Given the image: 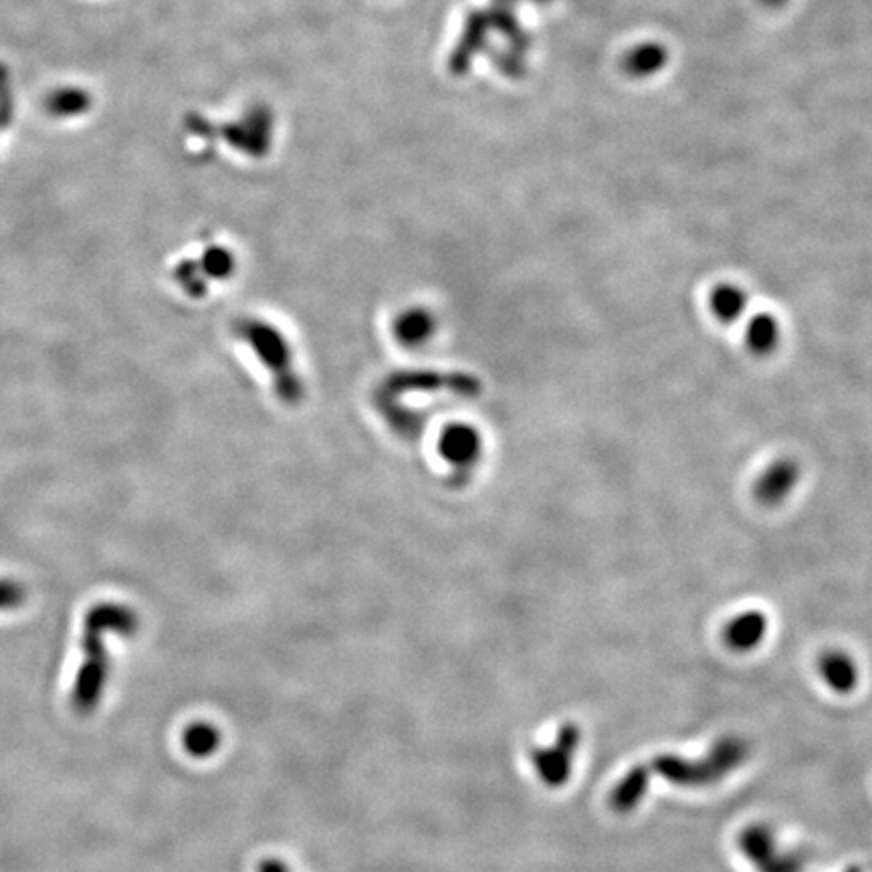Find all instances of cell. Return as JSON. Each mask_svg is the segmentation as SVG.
Returning <instances> with one entry per match:
<instances>
[{"instance_id": "6da1fadb", "label": "cell", "mask_w": 872, "mask_h": 872, "mask_svg": "<svg viewBox=\"0 0 872 872\" xmlns=\"http://www.w3.org/2000/svg\"><path fill=\"white\" fill-rule=\"evenodd\" d=\"M749 757V743L737 735L721 737L701 759L657 755L650 770L679 788H709L739 770Z\"/></svg>"}, {"instance_id": "7a4b0ae2", "label": "cell", "mask_w": 872, "mask_h": 872, "mask_svg": "<svg viewBox=\"0 0 872 872\" xmlns=\"http://www.w3.org/2000/svg\"><path fill=\"white\" fill-rule=\"evenodd\" d=\"M737 846L757 872H808L804 858L782 848L768 824L745 826L737 836Z\"/></svg>"}, {"instance_id": "3957f363", "label": "cell", "mask_w": 872, "mask_h": 872, "mask_svg": "<svg viewBox=\"0 0 872 872\" xmlns=\"http://www.w3.org/2000/svg\"><path fill=\"white\" fill-rule=\"evenodd\" d=\"M582 741V731L576 723H566L558 731L552 745L537 747L531 751V763L537 778L550 788H562L570 782L574 770V757Z\"/></svg>"}, {"instance_id": "277c9868", "label": "cell", "mask_w": 872, "mask_h": 872, "mask_svg": "<svg viewBox=\"0 0 872 872\" xmlns=\"http://www.w3.org/2000/svg\"><path fill=\"white\" fill-rule=\"evenodd\" d=\"M101 628L87 624L85 636V654L87 659L77 673V681L73 687V707L81 715H89L101 701L105 683H107V657L101 644Z\"/></svg>"}, {"instance_id": "5b68a950", "label": "cell", "mask_w": 872, "mask_h": 872, "mask_svg": "<svg viewBox=\"0 0 872 872\" xmlns=\"http://www.w3.org/2000/svg\"><path fill=\"white\" fill-rule=\"evenodd\" d=\"M800 477V463L792 457H782L768 465V469L757 477L753 485V497L763 507H778L794 493Z\"/></svg>"}, {"instance_id": "8992f818", "label": "cell", "mask_w": 872, "mask_h": 872, "mask_svg": "<svg viewBox=\"0 0 872 872\" xmlns=\"http://www.w3.org/2000/svg\"><path fill=\"white\" fill-rule=\"evenodd\" d=\"M768 616L759 612V610H747L741 612L737 616H733L725 626H723V642L731 652L737 654H745L751 652L755 648H759V644L766 640L768 636Z\"/></svg>"}, {"instance_id": "52a82bcc", "label": "cell", "mask_w": 872, "mask_h": 872, "mask_svg": "<svg viewBox=\"0 0 872 872\" xmlns=\"http://www.w3.org/2000/svg\"><path fill=\"white\" fill-rule=\"evenodd\" d=\"M818 673L826 687L838 695H850L860 683V671L848 652L830 648L820 654Z\"/></svg>"}, {"instance_id": "ba28073f", "label": "cell", "mask_w": 872, "mask_h": 872, "mask_svg": "<svg viewBox=\"0 0 872 872\" xmlns=\"http://www.w3.org/2000/svg\"><path fill=\"white\" fill-rule=\"evenodd\" d=\"M650 786V768L648 766H634L610 792L608 804L612 812L616 814H630L634 812L640 802L646 798Z\"/></svg>"}, {"instance_id": "9c48e42d", "label": "cell", "mask_w": 872, "mask_h": 872, "mask_svg": "<svg viewBox=\"0 0 872 872\" xmlns=\"http://www.w3.org/2000/svg\"><path fill=\"white\" fill-rule=\"evenodd\" d=\"M780 338H782L780 321L768 311L755 313L745 327V346L751 354L759 358L774 354L780 346Z\"/></svg>"}, {"instance_id": "30bf717a", "label": "cell", "mask_w": 872, "mask_h": 872, "mask_svg": "<svg viewBox=\"0 0 872 872\" xmlns=\"http://www.w3.org/2000/svg\"><path fill=\"white\" fill-rule=\"evenodd\" d=\"M709 305L713 315L725 325H729L735 323L739 317H743L749 305V297L741 287L731 283H721L713 289L709 297Z\"/></svg>"}, {"instance_id": "8fae6325", "label": "cell", "mask_w": 872, "mask_h": 872, "mask_svg": "<svg viewBox=\"0 0 872 872\" xmlns=\"http://www.w3.org/2000/svg\"><path fill=\"white\" fill-rule=\"evenodd\" d=\"M221 741H223L221 731L206 721L190 723L186 727V731L182 733L184 749L188 751V755H192L196 759H204V757L214 755L218 751V747H221Z\"/></svg>"}, {"instance_id": "7c38bea8", "label": "cell", "mask_w": 872, "mask_h": 872, "mask_svg": "<svg viewBox=\"0 0 872 872\" xmlns=\"http://www.w3.org/2000/svg\"><path fill=\"white\" fill-rule=\"evenodd\" d=\"M445 453L453 459V461H475L479 455V439L477 434L469 428H455L453 432L447 434L445 441Z\"/></svg>"}, {"instance_id": "4fadbf2b", "label": "cell", "mask_w": 872, "mask_h": 872, "mask_svg": "<svg viewBox=\"0 0 872 872\" xmlns=\"http://www.w3.org/2000/svg\"><path fill=\"white\" fill-rule=\"evenodd\" d=\"M430 327H432L430 319L424 313H410L398 323V334H400L402 342L418 344L426 338V334L430 332Z\"/></svg>"}, {"instance_id": "5bb4252c", "label": "cell", "mask_w": 872, "mask_h": 872, "mask_svg": "<svg viewBox=\"0 0 872 872\" xmlns=\"http://www.w3.org/2000/svg\"><path fill=\"white\" fill-rule=\"evenodd\" d=\"M85 95L81 91H61L51 99V109L59 116H71L83 109Z\"/></svg>"}, {"instance_id": "9a60e30c", "label": "cell", "mask_w": 872, "mask_h": 872, "mask_svg": "<svg viewBox=\"0 0 872 872\" xmlns=\"http://www.w3.org/2000/svg\"><path fill=\"white\" fill-rule=\"evenodd\" d=\"M257 872H291V868H289L283 860H277V858H265V860L259 864Z\"/></svg>"}, {"instance_id": "2e32d148", "label": "cell", "mask_w": 872, "mask_h": 872, "mask_svg": "<svg viewBox=\"0 0 872 872\" xmlns=\"http://www.w3.org/2000/svg\"><path fill=\"white\" fill-rule=\"evenodd\" d=\"M846 872H860V870H858V868H848Z\"/></svg>"}]
</instances>
